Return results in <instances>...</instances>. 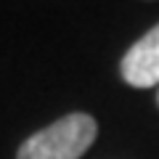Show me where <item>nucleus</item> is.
Returning <instances> with one entry per match:
<instances>
[{"label": "nucleus", "instance_id": "1", "mask_svg": "<svg viewBox=\"0 0 159 159\" xmlns=\"http://www.w3.org/2000/svg\"><path fill=\"white\" fill-rule=\"evenodd\" d=\"M98 135V125L90 114L74 111L56 119L21 143L16 159H80Z\"/></svg>", "mask_w": 159, "mask_h": 159}, {"label": "nucleus", "instance_id": "2", "mask_svg": "<svg viewBox=\"0 0 159 159\" xmlns=\"http://www.w3.org/2000/svg\"><path fill=\"white\" fill-rule=\"evenodd\" d=\"M119 72H122V80L133 88L159 85V24L154 29H148L122 56Z\"/></svg>", "mask_w": 159, "mask_h": 159}]
</instances>
